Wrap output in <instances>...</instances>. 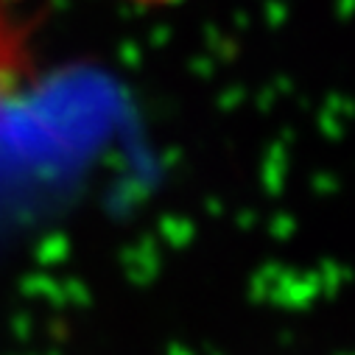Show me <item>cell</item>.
Masks as SVG:
<instances>
[{
    "mask_svg": "<svg viewBox=\"0 0 355 355\" xmlns=\"http://www.w3.org/2000/svg\"><path fill=\"white\" fill-rule=\"evenodd\" d=\"M135 3H146V6H159V3H173V0H135Z\"/></svg>",
    "mask_w": 355,
    "mask_h": 355,
    "instance_id": "6da1fadb",
    "label": "cell"
}]
</instances>
